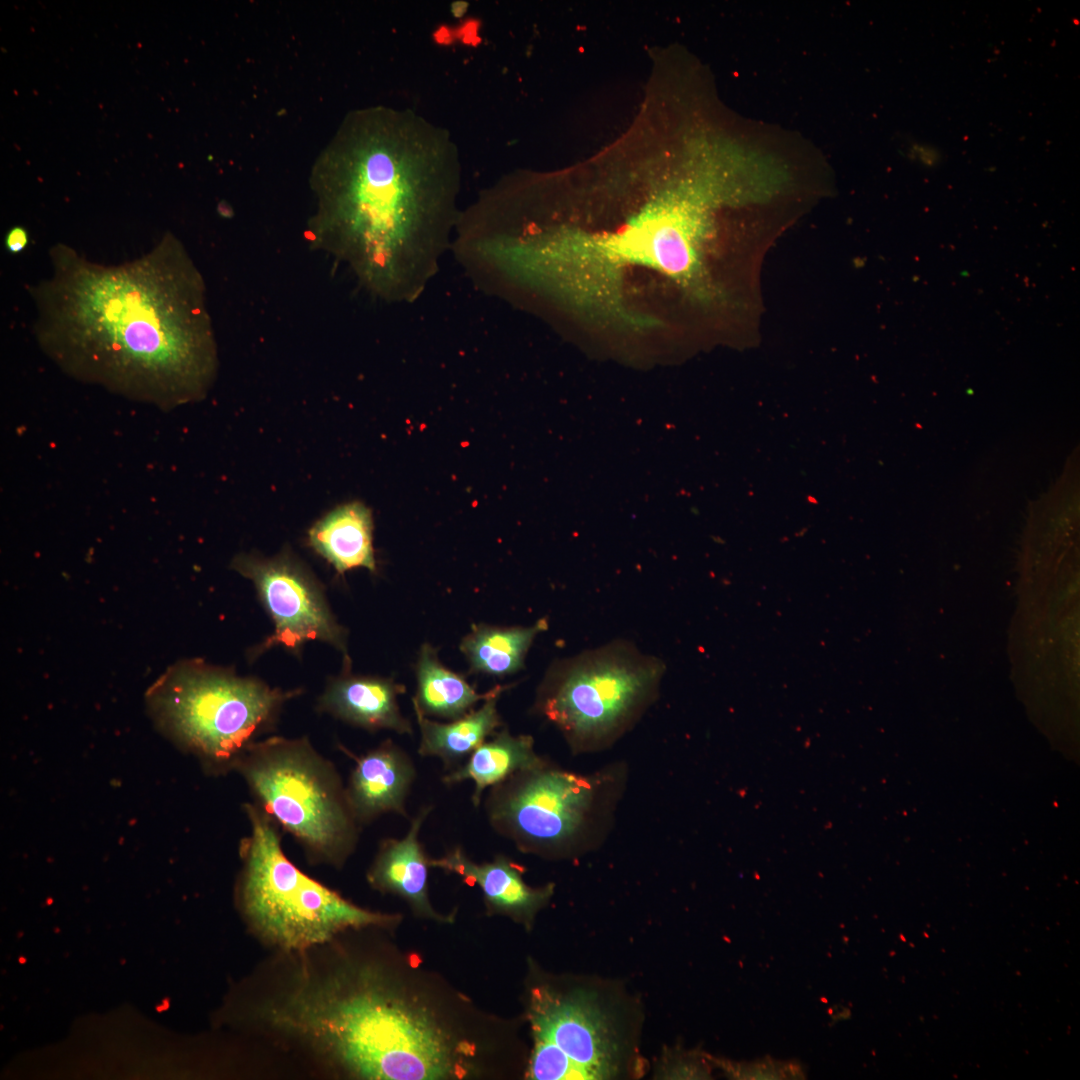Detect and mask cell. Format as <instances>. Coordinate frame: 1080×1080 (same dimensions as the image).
Returning <instances> with one entry per match:
<instances>
[{"mask_svg": "<svg viewBox=\"0 0 1080 1080\" xmlns=\"http://www.w3.org/2000/svg\"><path fill=\"white\" fill-rule=\"evenodd\" d=\"M600 987L536 988L529 1021L533 1050L528 1078L605 1080L624 1076L635 1047L627 1018Z\"/></svg>", "mask_w": 1080, "mask_h": 1080, "instance_id": "obj_10", "label": "cell"}, {"mask_svg": "<svg viewBox=\"0 0 1080 1080\" xmlns=\"http://www.w3.org/2000/svg\"><path fill=\"white\" fill-rule=\"evenodd\" d=\"M250 832L240 843L237 899L269 942L301 951L347 928L381 925L394 916L354 905L299 870L282 848L281 828L254 802L243 804Z\"/></svg>", "mask_w": 1080, "mask_h": 1080, "instance_id": "obj_9", "label": "cell"}, {"mask_svg": "<svg viewBox=\"0 0 1080 1080\" xmlns=\"http://www.w3.org/2000/svg\"><path fill=\"white\" fill-rule=\"evenodd\" d=\"M28 244L27 230L22 226L10 228L5 236V247L11 254L21 253Z\"/></svg>", "mask_w": 1080, "mask_h": 1080, "instance_id": "obj_23", "label": "cell"}, {"mask_svg": "<svg viewBox=\"0 0 1080 1080\" xmlns=\"http://www.w3.org/2000/svg\"><path fill=\"white\" fill-rule=\"evenodd\" d=\"M373 517L360 501L335 507L308 530L307 544L342 575L355 568L376 571Z\"/></svg>", "mask_w": 1080, "mask_h": 1080, "instance_id": "obj_16", "label": "cell"}, {"mask_svg": "<svg viewBox=\"0 0 1080 1080\" xmlns=\"http://www.w3.org/2000/svg\"><path fill=\"white\" fill-rule=\"evenodd\" d=\"M429 864L477 884L488 906L525 922L531 921L553 894L552 884L530 887L523 880L520 867L504 856L475 863L460 847H455L443 857L429 860Z\"/></svg>", "mask_w": 1080, "mask_h": 1080, "instance_id": "obj_14", "label": "cell"}, {"mask_svg": "<svg viewBox=\"0 0 1080 1080\" xmlns=\"http://www.w3.org/2000/svg\"><path fill=\"white\" fill-rule=\"evenodd\" d=\"M696 164L615 231H559L518 245V271L589 313L619 310L624 276L632 269L707 296L705 262L716 214L739 203L744 192L723 161L711 157Z\"/></svg>", "mask_w": 1080, "mask_h": 1080, "instance_id": "obj_3", "label": "cell"}, {"mask_svg": "<svg viewBox=\"0 0 1080 1080\" xmlns=\"http://www.w3.org/2000/svg\"><path fill=\"white\" fill-rule=\"evenodd\" d=\"M668 1067L666 1073L662 1074L665 1078L705 1079L710 1076L706 1061L688 1054L676 1058L674 1064L668 1062Z\"/></svg>", "mask_w": 1080, "mask_h": 1080, "instance_id": "obj_22", "label": "cell"}, {"mask_svg": "<svg viewBox=\"0 0 1080 1080\" xmlns=\"http://www.w3.org/2000/svg\"><path fill=\"white\" fill-rule=\"evenodd\" d=\"M298 986L268 1010L271 1022L300 1036L363 1079L434 1080L454 1075L451 1037L423 1005L365 971Z\"/></svg>", "mask_w": 1080, "mask_h": 1080, "instance_id": "obj_4", "label": "cell"}, {"mask_svg": "<svg viewBox=\"0 0 1080 1080\" xmlns=\"http://www.w3.org/2000/svg\"><path fill=\"white\" fill-rule=\"evenodd\" d=\"M457 154L445 132L385 107L347 116L310 176V241L382 296L398 293L419 244L447 216Z\"/></svg>", "mask_w": 1080, "mask_h": 1080, "instance_id": "obj_2", "label": "cell"}, {"mask_svg": "<svg viewBox=\"0 0 1080 1080\" xmlns=\"http://www.w3.org/2000/svg\"><path fill=\"white\" fill-rule=\"evenodd\" d=\"M415 674L417 691L412 698L413 708L427 717L458 719L492 693V689L478 693L462 675L445 667L437 650L427 643L420 649Z\"/></svg>", "mask_w": 1080, "mask_h": 1080, "instance_id": "obj_20", "label": "cell"}, {"mask_svg": "<svg viewBox=\"0 0 1080 1080\" xmlns=\"http://www.w3.org/2000/svg\"><path fill=\"white\" fill-rule=\"evenodd\" d=\"M664 662L627 640H613L554 661L540 682L535 714L551 723L575 755L612 746L656 700Z\"/></svg>", "mask_w": 1080, "mask_h": 1080, "instance_id": "obj_6", "label": "cell"}, {"mask_svg": "<svg viewBox=\"0 0 1080 1080\" xmlns=\"http://www.w3.org/2000/svg\"><path fill=\"white\" fill-rule=\"evenodd\" d=\"M507 687H493L480 708L447 723L430 720L414 708L420 731L419 755L441 759L446 769L459 767L478 746L503 726L497 702Z\"/></svg>", "mask_w": 1080, "mask_h": 1080, "instance_id": "obj_17", "label": "cell"}, {"mask_svg": "<svg viewBox=\"0 0 1080 1080\" xmlns=\"http://www.w3.org/2000/svg\"><path fill=\"white\" fill-rule=\"evenodd\" d=\"M431 811L432 806H423L403 838H387L380 843L368 880L380 891L401 896L417 912L438 918L428 898L429 859L419 840L420 829Z\"/></svg>", "mask_w": 1080, "mask_h": 1080, "instance_id": "obj_15", "label": "cell"}, {"mask_svg": "<svg viewBox=\"0 0 1080 1080\" xmlns=\"http://www.w3.org/2000/svg\"><path fill=\"white\" fill-rule=\"evenodd\" d=\"M912 155L918 158L924 165L933 166L939 161L940 154L937 150L924 145H914Z\"/></svg>", "mask_w": 1080, "mask_h": 1080, "instance_id": "obj_24", "label": "cell"}, {"mask_svg": "<svg viewBox=\"0 0 1080 1080\" xmlns=\"http://www.w3.org/2000/svg\"><path fill=\"white\" fill-rule=\"evenodd\" d=\"M404 692L405 687L391 678L353 674L350 658H344L341 673L327 682L316 709L367 731L412 734L398 704Z\"/></svg>", "mask_w": 1080, "mask_h": 1080, "instance_id": "obj_13", "label": "cell"}, {"mask_svg": "<svg viewBox=\"0 0 1080 1080\" xmlns=\"http://www.w3.org/2000/svg\"><path fill=\"white\" fill-rule=\"evenodd\" d=\"M727 1074L738 1079H793L802 1078V1068L794 1062L762 1060L753 1063H730L723 1065Z\"/></svg>", "mask_w": 1080, "mask_h": 1080, "instance_id": "obj_21", "label": "cell"}, {"mask_svg": "<svg viewBox=\"0 0 1080 1080\" xmlns=\"http://www.w3.org/2000/svg\"><path fill=\"white\" fill-rule=\"evenodd\" d=\"M217 212L220 216L224 218H229L233 214V210L231 209L230 205L224 201L219 202L217 206Z\"/></svg>", "mask_w": 1080, "mask_h": 1080, "instance_id": "obj_25", "label": "cell"}, {"mask_svg": "<svg viewBox=\"0 0 1080 1080\" xmlns=\"http://www.w3.org/2000/svg\"><path fill=\"white\" fill-rule=\"evenodd\" d=\"M254 803L316 861L341 865L361 825L335 765L307 737L256 740L234 766Z\"/></svg>", "mask_w": 1080, "mask_h": 1080, "instance_id": "obj_8", "label": "cell"}, {"mask_svg": "<svg viewBox=\"0 0 1080 1080\" xmlns=\"http://www.w3.org/2000/svg\"><path fill=\"white\" fill-rule=\"evenodd\" d=\"M52 258L35 291L37 336L59 367L163 410L206 396L218 366L206 286L175 237L118 266L62 246Z\"/></svg>", "mask_w": 1080, "mask_h": 1080, "instance_id": "obj_1", "label": "cell"}, {"mask_svg": "<svg viewBox=\"0 0 1080 1080\" xmlns=\"http://www.w3.org/2000/svg\"><path fill=\"white\" fill-rule=\"evenodd\" d=\"M302 689L271 687L199 659L169 667L147 694L158 727L212 774H225L247 747L272 730Z\"/></svg>", "mask_w": 1080, "mask_h": 1080, "instance_id": "obj_5", "label": "cell"}, {"mask_svg": "<svg viewBox=\"0 0 1080 1080\" xmlns=\"http://www.w3.org/2000/svg\"><path fill=\"white\" fill-rule=\"evenodd\" d=\"M547 628V618L527 627L476 624L462 639L460 650L468 661L470 672L505 677L524 667L534 639Z\"/></svg>", "mask_w": 1080, "mask_h": 1080, "instance_id": "obj_19", "label": "cell"}, {"mask_svg": "<svg viewBox=\"0 0 1080 1080\" xmlns=\"http://www.w3.org/2000/svg\"><path fill=\"white\" fill-rule=\"evenodd\" d=\"M625 773L621 764H614L581 774L544 759L489 788L487 820L527 853L559 858L581 854L608 834Z\"/></svg>", "mask_w": 1080, "mask_h": 1080, "instance_id": "obj_7", "label": "cell"}, {"mask_svg": "<svg viewBox=\"0 0 1080 1080\" xmlns=\"http://www.w3.org/2000/svg\"><path fill=\"white\" fill-rule=\"evenodd\" d=\"M543 761L534 749L532 736L513 735L507 728H501L478 746L463 764L444 775L442 781L448 786L473 781L471 801L478 807L487 788Z\"/></svg>", "mask_w": 1080, "mask_h": 1080, "instance_id": "obj_18", "label": "cell"}, {"mask_svg": "<svg viewBox=\"0 0 1080 1080\" xmlns=\"http://www.w3.org/2000/svg\"><path fill=\"white\" fill-rule=\"evenodd\" d=\"M230 567L253 583L275 627L268 638L251 650V659L273 646H283L300 655L304 644L314 640L334 646L344 653V658H349L347 632L331 612L323 586L289 548L273 557L240 553Z\"/></svg>", "mask_w": 1080, "mask_h": 1080, "instance_id": "obj_11", "label": "cell"}, {"mask_svg": "<svg viewBox=\"0 0 1080 1080\" xmlns=\"http://www.w3.org/2000/svg\"><path fill=\"white\" fill-rule=\"evenodd\" d=\"M345 752L355 761L346 793L358 823L369 824L387 813L408 818L406 800L416 779L408 753L390 739L360 756Z\"/></svg>", "mask_w": 1080, "mask_h": 1080, "instance_id": "obj_12", "label": "cell"}]
</instances>
